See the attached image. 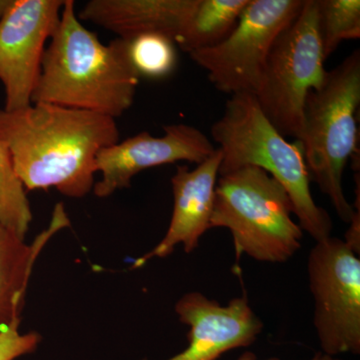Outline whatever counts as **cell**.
Here are the masks:
<instances>
[{"label":"cell","mask_w":360,"mask_h":360,"mask_svg":"<svg viewBox=\"0 0 360 360\" xmlns=\"http://www.w3.org/2000/svg\"><path fill=\"white\" fill-rule=\"evenodd\" d=\"M70 225V217L61 202L54 207L49 227L32 245L0 224V333L20 321L37 258L52 236Z\"/></svg>","instance_id":"14"},{"label":"cell","mask_w":360,"mask_h":360,"mask_svg":"<svg viewBox=\"0 0 360 360\" xmlns=\"http://www.w3.org/2000/svg\"><path fill=\"white\" fill-rule=\"evenodd\" d=\"M65 0H14L0 20V82L6 91L4 110L32 103L45 44L56 32Z\"/></svg>","instance_id":"9"},{"label":"cell","mask_w":360,"mask_h":360,"mask_svg":"<svg viewBox=\"0 0 360 360\" xmlns=\"http://www.w3.org/2000/svg\"><path fill=\"white\" fill-rule=\"evenodd\" d=\"M314 326L322 354H360V259L343 239L315 241L307 257Z\"/></svg>","instance_id":"8"},{"label":"cell","mask_w":360,"mask_h":360,"mask_svg":"<svg viewBox=\"0 0 360 360\" xmlns=\"http://www.w3.org/2000/svg\"><path fill=\"white\" fill-rule=\"evenodd\" d=\"M14 0H0V20L4 18V14L8 11L13 6Z\"/></svg>","instance_id":"21"},{"label":"cell","mask_w":360,"mask_h":360,"mask_svg":"<svg viewBox=\"0 0 360 360\" xmlns=\"http://www.w3.org/2000/svg\"><path fill=\"white\" fill-rule=\"evenodd\" d=\"M316 0H304L297 18L272 45L255 96L260 110L284 137L300 141L307 96L326 80Z\"/></svg>","instance_id":"6"},{"label":"cell","mask_w":360,"mask_h":360,"mask_svg":"<svg viewBox=\"0 0 360 360\" xmlns=\"http://www.w3.org/2000/svg\"><path fill=\"white\" fill-rule=\"evenodd\" d=\"M163 130V136L142 131L99 151L96 170L101 172V179L94 186L97 198H108L120 189L127 188L135 175L148 168L179 161L200 165L217 149L201 130L191 125L168 124Z\"/></svg>","instance_id":"10"},{"label":"cell","mask_w":360,"mask_h":360,"mask_svg":"<svg viewBox=\"0 0 360 360\" xmlns=\"http://www.w3.org/2000/svg\"><path fill=\"white\" fill-rule=\"evenodd\" d=\"M304 0H250L221 44L189 54L222 94H255L270 49L302 11Z\"/></svg>","instance_id":"7"},{"label":"cell","mask_w":360,"mask_h":360,"mask_svg":"<svg viewBox=\"0 0 360 360\" xmlns=\"http://www.w3.org/2000/svg\"><path fill=\"white\" fill-rule=\"evenodd\" d=\"M196 4L198 0H90L77 16L115 33L118 39L155 33L176 45Z\"/></svg>","instance_id":"13"},{"label":"cell","mask_w":360,"mask_h":360,"mask_svg":"<svg viewBox=\"0 0 360 360\" xmlns=\"http://www.w3.org/2000/svg\"><path fill=\"white\" fill-rule=\"evenodd\" d=\"M141 77L130 65L122 40L105 45L82 25L73 0L45 47L32 103L92 111L115 118L130 110Z\"/></svg>","instance_id":"2"},{"label":"cell","mask_w":360,"mask_h":360,"mask_svg":"<svg viewBox=\"0 0 360 360\" xmlns=\"http://www.w3.org/2000/svg\"><path fill=\"white\" fill-rule=\"evenodd\" d=\"M221 161V150L217 148L194 169L177 165L172 177L174 210L167 233L153 250L134 260L132 269L141 267L153 258L167 257L179 245L186 253L198 248L200 238L210 229Z\"/></svg>","instance_id":"12"},{"label":"cell","mask_w":360,"mask_h":360,"mask_svg":"<svg viewBox=\"0 0 360 360\" xmlns=\"http://www.w3.org/2000/svg\"><path fill=\"white\" fill-rule=\"evenodd\" d=\"M122 40L130 65L139 77L165 78L176 68L175 44L165 35L149 33Z\"/></svg>","instance_id":"18"},{"label":"cell","mask_w":360,"mask_h":360,"mask_svg":"<svg viewBox=\"0 0 360 360\" xmlns=\"http://www.w3.org/2000/svg\"><path fill=\"white\" fill-rule=\"evenodd\" d=\"M354 208V214L350 220L349 226L347 233H345V245L348 246L354 252L359 255L360 253V202L357 205H352Z\"/></svg>","instance_id":"20"},{"label":"cell","mask_w":360,"mask_h":360,"mask_svg":"<svg viewBox=\"0 0 360 360\" xmlns=\"http://www.w3.org/2000/svg\"><path fill=\"white\" fill-rule=\"evenodd\" d=\"M359 104L360 51L355 49L328 71L321 89L310 91L303 110L300 141L309 174L345 224L354 208L343 191V172L357 150Z\"/></svg>","instance_id":"4"},{"label":"cell","mask_w":360,"mask_h":360,"mask_svg":"<svg viewBox=\"0 0 360 360\" xmlns=\"http://www.w3.org/2000/svg\"><path fill=\"white\" fill-rule=\"evenodd\" d=\"M222 153L219 175L245 167L260 168L281 184L303 231L315 241L331 236L333 220L316 205L302 142L286 141L260 110L253 94H233L212 127Z\"/></svg>","instance_id":"3"},{"label":"cell","mask_w":360,"mask_h":360,"mask_svg":"<svg viewBox=\"0 0 360 360\" xmlns=\"http://www.w3.org/2000/svg\"><path fill=\"white\" fill-rule=\"evenodd\" d=\"M248 2L250 0H198L177 46L191 54L221 44L238 25Z\"/></svg>","instance_id":"15"},{"label":"cell","mask_w":360,"mask_h":360,"mask_svg":"<svg viewBox=\"0 0 360 360\" xmlns=\"http://www.w3.org/2000/svg\"><path fill=\"white\" fill-rule=\"evenodd\" d=\"M20 321L11 324L0 333V360H14L34 352L40 342L37 333H22Z\"/></svg>","instance_id":"19"},{"label":"cell","mask_w":360,"mask_h":360,"mask_svg":"<svg viewBox=\"0 0 360 360\" xmlns=\"http://www.w3.org/2000/svg\"><path fill=\"white\" fill-rule=\"evenodd\" d=\"M310 360H345V359H338V357H336V356H331V355L324 354H322V352H319V354L314 355V356L312 357V359Z\"/></svg>","instance_id":"22"},{"label":"cell","mask_w":360,"mask_h":360,"mask_svg":"<svg viewBox=\"0 0 360 360\" xmlns=\"http://www.w3.org/2000/svg\"><path fill=\"white\" fill-rule=\"evenodd\" d=\"M174 309L189 328L188 345L167 360H217L231 350L250 347L264 328L245 296L222 305L193 291L181 296Z\"/></svg>","instance_id":"11"},{"label":"cell","mask_w":360,"mask_h":360,"mask_svg":"<svg viewBox=\"0 0 360 360\" xmlns=\"http://www.w3.org/2000/svg\"><path fill=\"white\" fill-rule=\"evenodd\" d=\"M317 25L324 59L345 40L360 37L359 0H316Z\"/></svg>","instance_id":"16"},{"label":"cell","mask_w":360,"mask_h":360,"mask_svg":"<svg viewBox=\"0 0 360 360\" xmlns=\"http://www.w3.org/2000/svg\"><path fill=\"white\" fill-rule=\"evenodd\" d=\"M238 360H257V359H255V355H253L252 354H245ZM266 360H278V359H266Z\"/></svg>","instance_id":"23"},{"label":"cell","mask_w":360,"mask_h":360,"mask_svg":"<svg viewBox=\"0 0 360 360\" xmlns=\"http://www.w3.org/2000/svg\"><path fill=\"white\" fill-rule=\"evenodd\" d=\"M32 221L25 187L16 174L8 148L0 141V224L25 238Z\"/></svg>","instance_id":"17"},{"label":"cell","mask_w":360,"mask_h":360,"mask_svg":"<svg viewBox=\"0 0 360 360\" xmlns=\"http://www.w3.org/2000/svg\"><path fill=\"white\" fill-rule=\"evenodd\" d=\"M291 214L284 187L264 170L245 167L219 175L210 229L231 231L238 257L284 264L302 248L303 231Z\"/></svg>","instance_id":"5"},{"label":"cell","mask_w":360,"mask_h":360,"mask_svg":"<svg viewBox=\"0 0 360 360\" xmlns=\"http://www.w3.org/2000/svg\"><path fill=\"white\" fill-rule=\"evenodd\" d=\"M0 141L27 191L53 187L70 198L94 189L96 156L120 141L115 118L49 103L0 110Z\"/></svg>","instance_id":"1"}]
</instances>
